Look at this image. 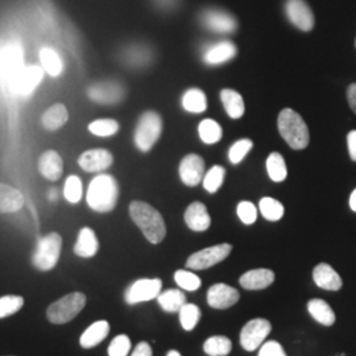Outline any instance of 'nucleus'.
Instances as JSON below:
<instances>
[{
	"mask_svg": "<svg viewBox=\"0 0 356 356\" xmlns=\"http://www.w3.org/2000/svg\"><path fill=\"white\" fill-rule=\"evenodd\" d=\"M129 216L134 223L141 229L148 242L159 244L166 235L164 218L153 206L141 201H134L129 204Z\"/></svg>",
	"mask_w": 356,
	"mask_h": 356,
	"instance_id": "1",
	"label": "nucleus"
},
{
	"mask_svg": "<svg viewBox=\"0 0 356 356\" xmlns=\"http://www.w3.org/2000/svg\"><path fill=\"white\" fill-rule=\"evenodd\" d=\"M119 198V185L111 175H99L94 178L88 191V204L97 213H110Z\"/></svg>",
	"mask_w": 356,
	"mask_h": 356,
	"instance_id": "2",
	"label": "nucleus"
},
{
	"mask_svg": "<svg viewBox=\"0 0 356 356\" xmlns=\"http://www.w3.org/2000/svg\"><path fill=\"white\" fill-rule=\"evenodd\" d=\"M281 138L296 151L305 149L310 141L309 128L302 116L292 108H284L277 119Z\"/></svg>",
	"mask_w": 356,
	"mask_h": 356,
	"instance_id": "3",
	"label": "nucleus"
},
{
	"mask_svg": "<svg viewBox=\"0 0 356 356\" xmlns=\"http://www.w3.org/2000/svg\"><path fill=\"white\" fill-rule=\"evenodd\" d=\"M63 248V238L57 232H51L38 239L36 248L32 254L33 267L48 272L57 266Z\"/></svg>",
	"mask_w": 356,
	"mask_h": 356,
	"instance_id": "4",
	"label": "nucleus"
},
{
	"mask_svg": "<svg viewBox=\"0 0 356 356\" xmlns=\"http://www.w3.org/2000/svg\"><path fill=\"white\" fill-rule=\"evenodd\" d=\"M86 305L83 293H69L63 298L54 301L47 310V317L54 325H64L76 318Z\"/></svg>",
	"mask_w": 356,
	"mask_h": 356,
	"instance_id": "5",
	"label": "nucleus"
},
{
	"mask_svg": "<svg viewBox=\"0 0 356 356\" xmlns=\"http://www.w3.org/2000/svg\"><path fill=\"white\" fill-rule=\"evenodd\" d=\"M163 132V119L154 111H145L141 115L135 129V145L141 152H149L160 139Z\"/></svg>",
	"mask_w": 356,
	"mask_h": 356,
	"instance_id": "6",
	"label": "nucleus"
},
{
	"mask_svg": "<svg viewBox=\"0 0 356 356\" xmlns=\"http://www.w3.org/2000/svg\"><path fill=\"white\" fill-rule=\"evenodd\" d=\"M231 251L232 245L229 243L207 247L189 256V259L186 260V268L191 270H204L227 259Z\"/></svg>",
	"mask_w": 356,
	"mask_h": 356,
	"instance_id": "7",
	"label": "nucleus"
},
{
	"mask_svg": "<svg viewBox=\"0 0 356 356\" xmlns=\"http://www.w3.org/2000/svg\"><path fill=\"white\" fill-rule=\"evenodd\" d=\"M200 22L204 29L216 35H231L236 31V19L223 10L206 8L200 15Z\"/></svg>",
	"mask_w": 356,
	"mask_h": 356,
	"instance_id": "8",
	"label": "nucleus"
},
{
	"mask_svg": "<svg viewBox=\"0 0 356 356\" xmlns=\"http://www.w3.org/2000/svg\"><path fill=\"white\" fill-rule=\"evenodd\" d=\"M272 330V325L268 319L256 318L247 322L241 332V344L245 351L257 350L267 339Z\"/></svg>",
	"mask_w": 356,
	"mask_h": 356,
	"instance_id": "9",
	"label": "nucleus"
},
{
	"mask_svg": "<svg viewBox=\"0 0 356 356\" xmlns=\"http://www.w3.org/2000/svg\"><path fill=\"white\" fill-rule=\"evenodd\" d=\"M163 289V281L160 279H140L135 281L124 294L128 305H136L141 302L152 301L159 297Z\"/></svg>",
	"mask_w": 356,
	"mask_h": 356,
	"instance_id": "10",
	"label": "nucleus"
},
{
	"mask_svg": "<svg viewBox=\"0 0 356 356\" xmlns=\"http://www.w3.org/2000/svg\"><path fill=\"white\" fill-rule=\"evenodd\" d=\"M88 95L92 102L101 104H116L126 97V89L120 82L104 81L90 86Z\"/></svg>",
	"mask_w": 356,
	"mask_h": 356,
	"instance_id": "11",
	"label": "nucleus"
},
{
	"mask_svg": "<svg viewBox=\"0 0 356 356\" xmlns=\"http://www.w3.org/2000/svg\"><path fill=\"white\" fill-rule=\"evenodd\" d=\"M44 76V69L38 65L23 66L15 76L8 81L10 88L19 94H31L38 88Z\"/></svg>",
	"mask_w": 356,
	"mask_h": 356,
	"instance_id": "12",
	"label": "nucleus"
},
{
	"mask_svg": "<svg viewBox=\"0 0 356 356\" xmlns=\"http://www.w3.org/2000/svg\"><path fill=\"white\" fill-rule=\"evenodd\" d=\"M286 17L293 26L304 32H309L314 26V15L305 0H286Z\"/></svg>",
	"mask_w": 356,
	"mask_h": 356,
	"instance_id": "13",
	"label": "nucleus"
},
{
	"mask_svg": "<svg viewBox=\"0 0 356 356\" xmlns=\"http://www.w3.org/2000/svg\"><path fill=\"white\" fill-rule=\"evenodd\" d=\"M179 177L186 186H197L204 177V159L195 153L185 156L179 163Z\"/></svg>",
	"mask_w": 356,
	"mask_h": 356,
	"instance_id": "14",
	"label": "nucleus"
},
{
	"mask_svg": "<svg viewBox=\"0 0 356 356\" xmlns=\"http://www.w3.org/2000/svg\"><path fill=\"white\" fill-rule=\"evenodd\" d=\"M239 298L241 293L238 292V289L223 282L213 285L207 291V304L218 310H225L238 304Z\"/></svg>",
	"mask_w": 356,
	"mask_h": 356,
	"instance_id": "15",
	"label": "nucleus"
},
{
	"mask_svg": "<svg viewBox=\"0 0 356 356\" xmlns=\"http://www.w3.org/2000/svg\"><path fill=\"white\" fill-rule=\"evenodd\" d=\"M236 45L229 40L218 41L206 45L202 51V60L204 64L220 65L231 61L236 56Z\"/></svg>",
	"mask_w": 356,
	"mask_h": 356,
	"instance_id": "16",
	"label": "nucleus"
},
{
	"mask_svg": "<svg viewBox=\"0 0 356 356\" xmlns=\"http://www.w3.org/2000/svg\"><path fill=\"white\" fill-rule=\"evenodd\" d=\"M114 157L107 149H90L82 153L78 159V164L89 173L104 172L113 165Z\"/></svg>",
	"mask_w": 356,
	"mask_h": 356,
	"instance_id": "17",
	"label": "nucleus"
},
{
	"mask_svg": "<svg viewBox=\"0 0 356 356\" xmlns=\"http://www.w3.org/2000/svg\"><path fill=\"white\" fill-rule=\"evenodd\" d=\"M313 280L321 289L330 292H338L343 286V281L338 272L326 263H321L313 269Z\"/></svg>",
	"mask_w": 356,
	"mask_h": 356,
	"instance_id": "18",
	"label": "nucleus"
},
{
	"mask_svg": "<svg viewBox=\"0 0 356 356\" xmlns=\"http://www.w3.org/2000/svg\"><path fill=\"white\" fill-rule=\"evenodd\" d=\"M275 281V273L270 269L259 268L248 270L239 279V284L245 291H263Z\"/></svg>",
	"mask_w": 356,
	"mask_h": 356,
	"instance_id": "19",
	"label": "nucleus"
},
{
	"mask_svg": "<svg viewBox=\"0 0 356 356\" xmlns=\"http://www.w3.org/2000/svg\"><path fill=\"white\" fill-rule=\"evenodd\" d=\"M38 172L49 181H58L64 173L63 159L56 151H47L38 159Z\"/></svg>",
	"mask_w": 356,
	"mask_h": 356,
	"instance_id": "20",
	"label": "nucleus"
},
{
	"mask_svg": "<svg viewBox=\"0 0 356 356\" xmlns=\"http://www.w3.org/2000/svg\"><path fill=\"white\" fill-rule=\"evenodd\" d=\"M184 218L186 226L197 232L206 231L211 225V218L207 211V207L202 202H193L189 204Z\"/></svg>",
	"mask_w": 356,
	"mask_h": 356,
	"instance_id": "21",
	"label": "nucleus"
},
{
	"mask_svg": "<svg viewBox=\"0 0 356 356\" xmlns=\"http://www.w3.org/2000/svg\"><path fill=\"white\" fill-rule=\"evenodd\" d=\"M98 250H99V242L95 232L90 227H83L81 229L74 245V254L83 259H90L97 254Z\"/></svg>",
	"mask_w": 356,
	"mask_h": 356,
	"instance_id": "22",
	"label": "nucleus"
},
{
	"mask_svg": "<svg viewBox=\"0 0 356 356\" xmlns=\"http://www.w3.org/2000/svg\"><path fill=\"white\" fill-rule=\"evenodd\" d=\"M24 204V197L20 191L10 185L0 184V213L8 214L19 211Z\"/></svg>",
	"mask_w": 356,
	"mask_h": 356,
	"instance_id": "23",
	"label": "nucleus"
},
{
	"mask_svg": "<svg viewBox=\"0 0 356 356\" xmlns=\"http://www.w3.org/2000/svg\"><path fill=\"white\" fill-rule=\"evenodd\" d=\"M110 332V323L107 321H98L90 325L79 338V344L83 348H92L103 342Z\"/></svg>",
	"mask_w": 356,
	"mask_h": 356,
	"instance_id": "24",
	"label": "nucleus"
},
{
	"mask_svg": "<svg viewBox=\"0 0 356 356\" xmlns=\"http://www.w3.org/2000/svg\"><path fill=\"white\" fill-rule=\"evenodd\" d=\"M67 108L64 104L57 103L54 106L49 107L44 115L41 116V124L47 131H57L61 127H64L67 122Z\"/></svg>",
	"mask_w": 356,
	"mask_h": 356,
	"instance_id": "25",
	"label": "nucleus"
},
{
	"mask_svg": "<svg viewBox=\"0 0 356 356\" xmlns=\"http://www.w3.org/2000/svg\"><path fill=\"white\" fill-rule=\"evenodd\" d=\"M24 66L23 64V54L22 49L17 45L10 47V49L3 53V60H1V72L4 76L7 78V81H10L22 67Z\"/></svg>",
	"mask_w": 356,
	"mask_h": 356,
	"instance_id": "26",
	"label": "nucleus"
},
{
	"mask_svg": "<svg viewBox=\"0 0 356 356\" xmlns=\"http://www.w3.org/2000/svg\"><path fill=\"white\" fill-rule=\"evenodd\" d=\"M309 314L323 326H332L335 323V313L331 306L319 298H313L307 302Z\"/></svg>",
	"mask_w": 356,
	"mask_h": 356,
	"instance_id": "27",
	"label": "nucleus"
},
{
	"mask_svg": "<svg viewBox=\"0 0 356 356\" xmlns=\"http://www.w3.org/2000/svg\"><path fill=\"white\" fill-rule=\"evenodd\" d=\"M220 101L225 106V110L231 119H241L244 111L245 106L243 97L235 90L225 89L220 91Z\"/></svg>",
	"mask_w": 356,
	"mask_h": 356,
	"instance_id": "28",
	"label": "nucleus"
},
{
	"mask_svg": "<svg viewBox=\"0 0 356 356\" xmlns=\"http://www.w3.org/2000/svg\"><path fill=\"white\" fill-rule=\"evenodd\" d=\"M157 302L166 313H178L186 304V296L179 289H169L159 294Z\"/></svg>",
	"mask_w": 356,
	"mask_h": 356,
	"instance_id": "29",
	"label": "nucleus"
},
{
	"mask_svg": "<svg viewBox=\"0 0 356 356\" xmlns=\"http://www.w3.org/2000/svg\"><path fill=\"white\" fill-rule=\"evenodd\" d=\"M182 107L191 114H201L207 108V99L204 91L200 89H189L182 95Z\"/></svg>",
	"mask_w": 356,
	"mask_h": 356,
	"instance_id": "30",
	"label": "nucleus"
},
{
	"mask_svg": "<svg viewBox=\"0 0 356 356\" xmlns=\"http://www.w3.org/2000/svg\"><path fill=\"white\" fill-rule=\"evenodd\" d=\"M266 164H267L268 176L272 181L282 182L285 178L288 177V168L281 153H270L268 156Z\"/></svg>",
	"mask_w": 356,
	"mask_h": 356,
	"instance_id": "31",
	"label": "nucleus"
},
{
	"mask_svg": "<svg viewBox=\"0 0 356 356\" xmlns=\"http://www.w3.org/2000/svg\"><path fill=\"white\" fill-rule=\"evenodd\" d=\"M232 350V342L225 335L209 338L204 343V351L209 356H227Z\"/></svg>",
	"mask_w": 356,
	"mask_h": 356,
	"instance_id": "32",
	"label": "nucleus"
},
{
	"mask_svg": "<svg viewBox=\"0 0 356 356\" xmlns=\"http://www.w3.org/2000/svg\"><path fill=\"white\" fill-rule=\"evenodd\" d=\"M198 134L204 144H216L222 139L223 131L219 123L213 119H204L200 123Z\"/></svg>",
	"mask_w": 356,
	"mask_h": 356,
	"instance_id": "33",
	"label": "nucleus"
},
{
	"mask_svg": "<svg viewBox=\"0 0 356 356\" xmlns=\"http://www.w3.org/2000/svg\"><path fill=\"white\" fill-rule=\"evenodd\" d=\"M40 60L42 69L51 76H58L63 72V63L60 56L49 48H44L40 51Z\"/></svg>",
	"mask_w": 356,
	"mask_h": 356,
	"instance_id": "34",
	"label": "nucleus"
},
{
	"mask_svg": "<svg viewBox=\"0 0 356 356\" xmlns=\"http://www.w3.org/2000/svg\"><path fill=\"white\" fill-rule=\"evenodd\" d=\"M259 209L261 216H264L267 220L270 222H277L284 216V206L280 201L270 198V197H264L260 200Z\"/></svg>",
	"mask_w": 356,
	"mask_h": 356,
	"instance_id": "35",
	"label": "nucleus"
},
{
	"mask_svg": "<svg viewBox=\"0 0 356 356\" xmlns=\"http://www.w3.org/2000/svg\"><path fill=\"white\" fill-rule=\"evenodd\" d=\"M178 314L184 330L191 331L195 329L201 319V309L194 304H185L181 307Z\"/></svg>",
	"mask_w": 356,
	"mask_h": 356,
	"instance_id": "36",
	"label": "nucleus"
},
{
	"mask_svg": "<svg viewBox=\"0 0 356 356\" xmlns=\"http://www.w3.org/2000/svg\"><path fill=\"white\" fill-rule=\"evenodd\" d=\"M225 176H226V169L223 166H213L204 177V191L214 194L219 191V188L225 182Z\"/></svg>",
	"mask_w": 356,
	"mask_h": 356,
	"instance_id": "37",
	"label": "nucleus"
},
{
	"mask_svg": "<svg viewBox=\"0 0 356 356\" xmlns=\"http://www.w3.org/2000/svg\"><path fill=\"white\" fill-rule=\"evenodd\" d=\"M175 281L178 286L184 291L188 292H195L200 289L202 281L201 279L193 273L191 270H185V269H178L175 273Z\"/></svg>",
	"mask_w": 356,
	"mask_h": 356,
	"instance_id": "38",
	"label": "nucleus"
},
{
	"mask_svg": "<svg viewBox=\"0 0 356 356\" xmlns=\"http://www.w3.org/2000/svg\"><path fill=\"white\" fill-rule=\"evenodd\" d=\"M89 131L92 135L101 138L113 136L119 131V123L114 119H98L90 123Z\"/></svg>",
	"mask_w": 356,
	"mask_h": 356,
	"instance_id": "39",
	"label": "nucleus"
},
{
	"mask_svg": "<svg viewBox=\"0 0 356 356\" xmlns=\"http://www.w3.org/2000/svg\"><path fill=\"white\" fill-rule=\"evenodd\" d=\"M24 305V298L20 296L0 297V319L16 314Z\"/></svg>",
	"mask_w": 356,
	"mask_h": 356,
	"instance_id": "40",
	"label": "nucleus"
},
{
	"mask_svg": "<svg viewBox=\"0 0 356 356\" xmlns=\"http://www.w3.org/2000/svg\"><path fill=\"white\" fill-rule=\"evenodd\" d=\"M254 143L250 139H242L238 140L229 148V160L232 164H239L244 160V157L252 149Z\"/></svg>",
	"mask_w": 356,
	"mask_h": 356,
	"instance_id": "41",
	"label": "nucleus"
},
{
	"mask_svg": "<svg viewBox=\"0 0 356 356\" xmlns=\"http://www.w3.org/2000/svg\"><path fill=\"white\" fill-rule=\"evenodd\" d=\"M65 198L70 204H78L82 198V182L76 176H70L65 182Z\"/></svg>",
	"mask_w": 356,
	"mask_h": 356,
	"instance_id": "42",
	"label": "nucleus"
},
{
	"mask_svg": "<svg viewBox=\"0 0 356 356\" xmlns=\"http://www.w3.org/2000/svg\"><path fill=\"white\" fill-rule=\"evenodd\" d=\"M131 339L126 334L115 337L108 346V356H128L131 351Z\"/></svg>",
	"mask_w": 356,
	"mask_h": 356,
	"instance_id": "43",
	"label": "nucleus"
},
{
	"mask_svg": "<svg viewBox=\"0 0 356 356\" xmlns=\"http://www.w3.org/2000/svg\"><path fill=\"white\" fill-rule=\"evenodd\" d=\"M236 213L239 219L242 220L244 225H254L257 219V209L252 202L250 201H243L241 204H238Z\"/></svg>",
	"mask_w": 356,
	"mask_h": 356,
	"instance_id": "44",
	"label": "nucleus"
},
{
	"mask_svg": "<svg viewBox=\"0 0 356 356\" xmlns=\"http://www.w3.org/2000/svg\"><path fill=\"white\" fill-rule=\"evenodd\" d=\"M257 356H286V354L279 342L268 341L260 347Z\"/></svg>",
	"mask_w": 356,
	"mask_h": 356,
	"instance_id": "45",
	"label": "nucleus"
},
{
	"mask_svg": "<svg viewBox=\"0 0 356 356\" xmlns=\"http://www.w3.org/2000/svg\"><path fill=\"white\" fill-rule=\"evenodd\" d=\"M152 347L147 342H140L135 347L134 353L131 356H152Z\"/></svg>",
	"mask_w": 356,
	"mask_h": 356,
	"instance_id": "46",
	"label": "nucleus"
},
{
	"mask_svg": "<svg viewBox=\"0 0 356 356\" xmlns=\"http://www.w3.org/2000/svg\"><path fill=\"white\" fill-rule=\"evenodd\" d=\"M347 145H348V152L353 161L356 163V131H351L347 135Z\"/></svg>",
	"mask_w": 356,
	"mask_h": 356,
	"instance_id": "47",
	"label": "nucleus"
},
{
	"mask_svg": "<svg viewBox=\"0 0 356 356\" xmlns=\"http://www.w3.org/2000/svg\"><path fill=\"white\" fill-rule=\"evenodd\" d=\"M347 101L351 110L356 114V83H353L347 89Z\"/></svg>",
	"mask_w": 356,
	"mask_h": 356,
	"instance_id": "48",
	"label": "nucleus"
},
{
	"mask_svg": "<svg viewBox=\"0 0 356 356\" xmlns=\"http://www.w3.org/2000/svg\"><path fill=\"white\" fill-rule=\"evenodd\" d=\"M154 1L163 10H172V8L177 7L179 0H154Z\"/></svg>",
	"mask_w": 356,
	"mask_h": 356,
	"instance_id": "49",
	"label": "nucleus"
},
{
	"mask_svg": "<svg viewBox=\"0 0 356 356\" xmlns=\"http://www.w3.org/2000/svg\"><path fill=\"white\" fill-rule=\"evenodd\" d=\"M350 207L353 211L356 213V189L351 193V197H350Z\"/></svg>",
	"mask_w": 356,
	"mask_h": 356,
	"instance_id": "50",
	"label": "nucleus"
},
{
	"mask_svg": "<svg viewBox=\"0 0 356 356\" xmlns=\"http://www.w3.org/2000/svg\"><path fill=\"white\" fill-rule=\"evenodd\" d=\"M166 356H182L178 351H176V350H170L169 353H168V355Z\"/></svg>",
	"mask_w": 356,
	"mask_h": 356,
	"instance_id": "51",
	"label": "nucleus"
}]
</instances>
